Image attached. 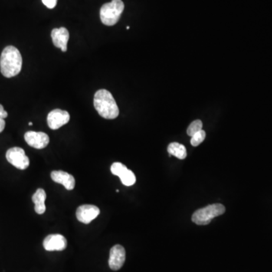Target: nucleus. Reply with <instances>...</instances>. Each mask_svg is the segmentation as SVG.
Listing matches in <instances>:
<instances>
[{
    "label": "nucleus",
    "instance_id": "nucleus-1",
    "mask_svg": "<svg viewBox=\"0 0 272 272\" xmlns=\"http://www.w3.org/2000/svg\"><path fill=\"white\" fill-rule=\"evenodd\" d=\"M22 68V57L18 49L12 46L5 47L0 57V70L6 78L19 74Z\"/></svg>",
    "mask_w": 272,
    "mask_h": 272
},
{
    "label": "nucleus",
    "instance_id": "nucleus-2",
    "mask_svg": "<svg viewBox=\"0 0 272 272\" xmlns=\"http://www.w3.org/2000/svg\"><path fill=\"white\" fill-rule=\"evenodd\" d=\"M94 107L99 114L105 119H113L119 115L116 101L109 91L100 89L94 96Z\"/></svg>",
    "mask_w": 272,
    "mask_h": 272
},
{
    "label": "nucleus",
    "instance_id": "nucleus-3",
    "mask_svg": "<svg viewBox=\"0 0 272 272\" xmlns=\"http://www.w3.org/2000/svg\"><path fill=\"white\" fill-rule=\"evenodd\" d=\"M124 10V3L122 0H112L102 5L100 10V18L105 25L113 26L119 21Z\"/></svg>",
    "mask_w": 272,
    "mask_h": 272
},
{
    "label": "nucleus",
    "instance_id": "nucleus-4",
    "mask_svg": "<svg viewBox=\"0 0 272 272\" xmlns=\"http://www.w3.org/2000/svg\"><path fill=\"white\" fill-rule=\"evenodd\" d=\"M225 212V207L220 204H212L204 208L200 209L193 214L192 221L198 225H207L215 217L222 215Z\"/></svg>",
    "mask_w": 272,
    "mask_h": 272
},
{
    "label": "nucleus",
    "instance_id": "nucleus-5",
    "mask_svg": "<svg viewBox=\"0 0 272 272\" xmlns=\"http://www.w3.org/2000/svg\"><path fill=\"white\" fill-rule=\"evenodd\" d=\"M6 159L8 163L21 170L27 169L30 165V160L25 151L18 147L10 148L6 152Z\"/></svg>",
    "mask_w": 272,
    "mask_h": 272
},
{
    "label": "nucleus",
    "instance_id": "nucleus-6",
    "mask_svg": "<svg viewBox=\"0 0 272 272\" xmlns=\"http://www.w3.org/2000/svg\"><path fill=\"white\" fill-rule=\"evenodd\" d=\"M24 139L27 145L36 149H43L50 143V137L43 132L29 131L24 135Z\"/></svg>",
    "mask_w": 272,
    "mask_h": 272
},
{
    "label": "nucleus",
    "instance_id": "nucleus-7",
    "mask_svg": "<svg viewBox=\"0 0 272 272\" xmlns=\"http://www.w3.org/2000/svg\"><path fill=\"white\" fill-rule=\"evenodd\" d=\"M70 120V114L66 110L55 109L52 110L47 116V123L50 129H58L59 128L67 124Z\"/></svg>",
    "mask_w": 272,
    "mask_h": 272
},
{
    "label": "nucleus",
    "instance_id": "nucleus-8",
    "mask_svg": "<svg viewBox=\"0 0 272 272\" xmlns=\"http://www.w3.org/2000/svg\"><path fill=\"white\" fill-rule=\"evenodd\" d=\"M99 214L100 210L99 207L89 204L80 206L77 208L76 213L77 219L83 224H89L91 221L97 218Z\"/></svg>",
    "mask_w": 272,
    "mask_h": 272
},
{
    "label": "nucleus",
    "instance_id": "nucleus-9",
    "mask_svg": "<svg viewBox=\"0 0 272 272\" xmlns=\"http://www.w3.org/2000/svg\"><path fill=\"white\" fill-rule=\"evenodd\" d=\"M67 245V240L61 234H50L43 240V247L47 251H62Z\"/></svg>",
    "mask_w": 272,
    "mask_h": 272
},
{
    "label": "nucleus",
    "instance_id": "nucleus-10",
    "mask_svg": "<svg viewBox=\"0 0 272 272\" xmlns=\"http://www.w3.org/2000/svg\"><path fill=\"white\" fill-rule=\"evenodd\" d=\"M126 260V251L123 246H113L110 252L109 266L113 271H117L123 267Z\"/></svg>",
    "mask_w": 272,
    "mask_h": 272
},
{
    "label": "nucleus",
    "instance_id": "nucleus-11",
    "mask_svg": "<svg viewBox=\"0 0 272 272\" xmlns=\"http://www.w3.org/2000/svg\"><path fill=\"white\" fill-rule=\"evenodd\" d=\"M53 44L57 48L60 49L62 52H67V43H68L69 34L68 30L65 27L53 29L51 34Z\"/></svg>",
    "mask_w": 272,
    "mask_h": 272
},
{
    "label": "nucleus",
    "instance_id": "nucleus-12",
    "mask_svg": "<svg viewBox=\"0 0 272 272\" xmlns=\"http://www.w3.org/2000/svg\"><path fill=\"white\" fill-rule=\"evenodd\" d=\"M51 178L56 183L62 185L66 189L70 191L75 187V178L73 175L64 171H53L51 173Z\"/></svg>",
    "mask_w": 272,
    "mask_h": 272
},
{
    "label": "nucleus",
    "instance_id": "nucleus-13",
    "mask_svg": "<svg viewBox=\"0 0 272 272\" xmlns=\"http://www.w3.org/2000/svg\"><path fill=\"white\" fill-rule=\"evenodd\" d=\"M46 199H47V194H46V191L42 188L37 189V191L33 195L32 201L35 205L34 210H35L36 213L40 215L44 214L47 210L46 204H45Z\"/></svg>",
    "mask_w": 272,
    "mask_h": 272
},
{
    "label": "nucleus",
    "instance_id": "nucleus-14",
    "mask_svg": "<svg viewBox=\"0 0 272 272\" xmlns=\"http://www.w3.org/2000/svg\"><path fill=\"white\" fill-rule=\"evenodd\" d=\"M168 152L169 155L175 156V158L180 160L185 159L187 157V151L185 147L183 145L177 143V142H172L169 144L168 146Z\"/></svg>",
    "mask_w": 272,
    "mask_h": 272
},
{
    "label": "nucleus",
    "instance_id": "nucleus-15",
    "mask_svg": "<svg viewBox=\"0 0 272 272\" xmlns=\"http://www.w3.org/2000/svg\"><path fill=\"white\" fill-rule=\"evenodd\" d=\"M119 178H120L123 185H126V186H132L136 181L135 174L129 169H127L123 175L119 177Z\"/></svg>",
    "mask_w": 272,
    "mask_h": 272
},
{
    "label": "nucleus",
    "instance_id": "nucleus-16",
    "mask_svg": "<svg viewBox=\"0 0 272 272\" xmlns=\"http://www.w3.org/2000/svg\"><path fill=\"white\" fill-rule=\"evenodd\" d=\"M202 121L200 120V119H197V120H194V122H192L190 124V126H188V129H187V133H188L189 136L192 137L194 134L197 133L199 131L202 130Z\"/></svg>",
    "mask_w": 272,
    "mask_h": 272
},
{
    "label": "nucleus",
    "instance_id": "nucleus-17",
    "mask_svg": "<svg viewBox=\"0 0 272 272\" xmlns=\"http://www.w3.org/2000/svg\"><path fill=\"white\" fill-rule=\"evenodd\" d=\"M127 169L126 165L119 162L113 163L110 167L111 173L118 177H120Z\"/></svg>",
    "mask_w": 272,
    "mask_h": 272
},
{
    "label": "nucleus",
    "instance_id": "nucleus-18",
    "mask_svg": "<svg viewBox=\"0 0 272 272\" xmlns=\"http://www.w3.org/2000/svg\"><path fill=\"white\" fill-rule=\"evenodd\" d=\"M206 138V132L205 131L201 130L199 132H197V133L194 134L191 137V145H193L194 147L198 146V145H201L203 142H204V139Z\"/></svg>",
    "mask_w": 272,
    "mask_h": 272
},
{
    "label": "nucleus",
    "instance_id": "nucleus-19",
    "mask_svg": "<svg viewBox=\"0 0 272 272\" xmlns=\"http://www.w3.org/2000/svg\"><path fill=\"white\" fill-rule=\"evenodd\" d=\"M42 2L49 8H54L57 5V0H42Z\"/></svg>",
    "mask_w": 272,
    "mask_h": 272
},
{
    "label": "nucleus",
    "instance_id": "nucleus-20",
    "mask_svg": "<svg viewBox=\"0 0 272 272\" xmlns=\"http://www.w3.org/2000/svg\"><path fill=\"white\" fill-rule=\"evenodd\" d=\"M8 116V113L4 110L3 106L2 105H0V117L2 119H5Z\"/></svg>",
    "mask_w": 272,
    "mask_h": 272
},
{
    "label": "nucleus",
    "instance_id": "nucleus-21",
    "mask_svg": "<svg viewBox=\"0 0 272 272\" xmlns=\"http://www.w3.org/2000/svg\"><path fill=\"white\" fill-rule=\"evenodd\" d=\"M4 119H2V118L0 117V133L5 129V122Z\"/></svg>",
    "mask_w": 272,
    "mask_h": 272
},
{
    "label": "nucleus",
    "instance_id": "nucleus-22",
    "mask_svg": "<svg viewBox=\"0 0 272 272\" xmlns=\"http://www.w3.org/2000/svg\"><path fill=\"white\" fill-rule=\"evenodd\" d=\"M29 125H30V126H32L33 125L32 122H30V123H29Z\"/></svg>",
    "mask_w": 272,
    "mask_h": 272
}]
</instances>
